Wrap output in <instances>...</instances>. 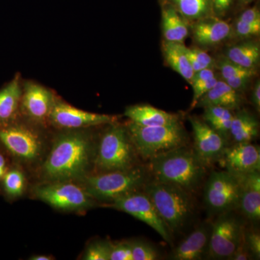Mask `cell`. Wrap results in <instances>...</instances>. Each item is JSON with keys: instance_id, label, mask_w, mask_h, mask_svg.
<instances>
[{"instance_id": "obj_1", "label": "cell", "mask_w": 260, "mask_h": 260, "mask_svg": "<svg viewBox=\"0 0 260 260\" xmlns=\"http://www.w3.org/2000/svg\"><path fill=\"white\" fill-rule=\"evenodd\" d=\"M147 168L153 180L179 186L193 194L204 184L208 169L188 145L150 158Z\"/></svg>"}, {"instance_id": "obj_2", "label": "cell", "mask_w": 260, "mask_h": 260, "mask_svg": "<svg viewBox=\"0 0 260 260\" xmlns=\"http://www.w3.org/2000/svg\"><path fill=\"white\" fill-rule=\"evenodd\" d=\"M93 155L90 137L81 132L66 133L56 139L44 164V177L53 181L85 177Z\"/></svg>"}, {"instance_id": "obj_3", "label": "cell", "mask_w": 260, "mask_h": 260, "mask_svg": "<svg viewBox=\"0 0 260 260\" xmlns=\"http://www.w3.org/2000/svg\"><path fill=\"white\" fill-rule=\"evenodd\" d=\"M143 190L151 200L172 237L190 226L196 211L193 194L179 186L153 179L145 184Z\"/></svg>"}, {"instance_id": "obj_4", "label": "cell", "mask_w": 260, "mask_h": 260, "mask_svg": "<svg viewBox=\"0 0 260 260\" xmlns=\"http://www.w3.org/2000/svg\"><path fill=\"white\" fill-rule=\"evenodd\" d=\"M150 179L147 166L141 164L126 170L99 173L80 178L83 189L91 198L110 203L121 197L143 190Z\"/></svg>"}, {"instance_id": "obj_5", "label": "cell", "mask_w": 260, "mask_h": 260, "mask_svg": "<svg viewBox=\"0 0 260 260\" xmlns=\"http://www.w3.org/2000/svg\"><path fill=\"white\" fill-rule=\"evenodd\" d=\"M126 128L140 158L147 161L189 143L187 134L180 122L171 125L143 126L130 121Z\"/></svg>"}, {"instance_id": "obj_6", "label": "cell", "mask_w": 260, "mask_h": 260, "mask_svg": "<svg viewBox=\"0 0 260 260\" xmlns=\"http://www.w3.org/2000/svg\"><path fill=\"white\" fill-rule=\"evenodd\" d=\"M139 158L126 128L113 125L101 138L95 165L99 173L126 170L140 165Z\"/></svg>"}, {"instance_id": "obj_7", "label": "cell", "mask_w": 260, "mask_h": 260, "mask_svg": "<svg viewBox=\"0 0 260 260\" xmlns=\"http://www.w3.org/2000/svg\"><path fill=\"white\" fill-rule=\"evenodd\" d=\"M239 194V177L227 171H213L205 181L203 203L210 216L237 210Z\"/></svg>"}, {"instance_id": "obj_8", "label": "cell", "mask_w": 260, "mask_h": 260, "mask_svg": "<svg viewBox=\"0 0 260 260\" xmlns=\"http://www.w3.org/2000/svg\"><path fill=\"white\" fill-rule=\"evenodd\" d=\"M245 227V220L237 210L216 215L213 221L206 258L231 260Z\"/></svg>"}, {"instance_id": "obj_9", "label": "cell", "mask_w": 260, "mask_h": 260, "mask_svg": "<svg viewBox=\"0 0 260 260\" xmlns=\"http://www.w3.org/2000/svg\"><path fill=\"white\" fill-rule=\"evenodd\" d=\"M67 181H54L56 183L37 186L34 194L59 210H85L93 205V198L83 188Z\"/></svg>"}, {"instance_id": "obj_10", "label": "cell", "mask_w": 260, "mask_h": 260, "mask_svg": "<svg viewBox=\"0 0 260 260\" xmlns=\"http://www.w3.org/2000/svg\"><path fill=\"white\" fill-rule=\"evenodd\" d=\"M112 208L129 214L154 229L169 244L173 239L148 195L140 190L121 197L112 203Z\"/></svg>"}, {"instance_id": "obj_11", "label": "cell", "mask_w": 260, "mask_h": 260, "mask_svg": "<svg viewBox=\"0 0 260 260\" xmlns=\"http://www.w3.org/2000/svg\"><path fill=\"white\" fill-rule=\"evenodd\" d=\"M194 135L195 153L206 168L211 167L221 158L229 142L204 120L189 118Z\"/></svg>"}, {"instance_id": "obj_12", "label": "cell", "mask_w": 260, "mask_h": 260, "mask_svg": "<svg viewBox=\"0 0 260 260\" xmlns=\"http://www.w3.org/2000/svg\"><path fill=\"white\" fill-rule=\"evenodd\" d=\"M0 142L15 157L27 161L37 158L42 150L39 135L23 126L0 128Z\"/></svg>"}, {"instance_id": "obj_13", "label": "cell", "mask_w": 260, "mask_h": 260, "mask_svg": "<svg viewBox=\"0 0 260 260\" xmlns=\"http://www.w3.org/2000/svg\"><path fill=\"white\" fill-rule=\"evenodd\" d=\"M49 118L54 125L67 129L112 124L116 119L115 116L85 112L66 103L56 101L51 108Z\"/></svg>"}, {"instance_id": "obj_14", "label": "cell", "mask_w": 260, "mask_h": 260, "mask_svg": "<svg viewBox=\"0 0 260 260\" xmlns=\"http://www.w3.org/2000/svg\"><path fill=\"white\" fill-rule=\"evenodd\" d=\"M219 164L227 172L242 176L260 171V149L252 143H232L224 150Z\"/></svg>"}, {"instance_id": "obj_15", "label": "cell", "mask_w": 260, "mask_h": 260, "mask_svg": "<svg viewBox=\"0 0 260 260\" xmlns=\"http://www.w3.org/2000/svg\"><path fill=\"white\" fill-rule=\"evenodd\" d=\"M213 220H207L197 225L184 239L173 248L169 256L172 260H199L208 254Z\"/></svg>"}, {"instance_id": "obj_16", "label": "cell", "mask_w": 260, "mask_h": 260, "mask_svg": "<svg viewBox=\"0 0 260 260\" xmlns=\"http://www.w3.org/2000/svg\"><path fill=\"white\" fill-rule=\"evenodd\" d=\"M240 181V194L237 211L251 223L260 219V172L237 176Z\"/></svg>"}, {"instance_id": "obj_17", "label": "cell", "mask_w": 260, "mask_h": 260, "mask_svg": "<svg viewBox=\"0 0 260 260\" xmlns=\"http://www.w3.org/2000/svg\"><path fill=\"white\" fill-rule=\"evenodd\" d=\"M22 104L25 113L37 121L49 117L54 104V95L50 90L37 83H26L22 94Z\"/></svg>"}, {"instance_id": "obj_18", "label": "cell", "mask_w": 260, "mask_h": 260, "mask_svg": "<svg viewBox=\"0 0 260 260\" xmlns=\"http://www.w3.org/2000/svg\"><path fill=\"white\" fill-rule=\"evenodd\" d=\"M124 115L131 121L143 126L171 125L179 123L177 114L149 105L131 106L126 108Z\"/></svg>"}, {"instance_id": "obj_19", "label": "cell", "mask_w": 260, "mask_h": 260, "mask_svg": "<svg viewBox=\"0 0 260 260\" xmlns=\"http://www.w3.org/2000/svg\"><path fill=\"white\" fill-rule=\"evenodd\" d=\"M239 92L224 80H219L211 90L200 98L195 107H220L234 111L242 104Z\"/></svg>"}, {"instance_id": "obj_20", "label": "cell", "mask_w": 260, "mask_h": 260, "mask_svg": "<svg viewBox=\"0 0 260 260\" xmlns=\"http://www.w3.org/2000/svg\"><path fill=\"white\" fill-rule=\"evenodd\" d=\"M193 37L200 45L212 46L219 44L230 35L229 23L219 19H206L198 22L193 27Z\"/></svg>"}, {"instance_id": "obj_21", "label": "cell", "mask_w": 260, "mask_h": 260, "mask_svg": "<svg viewBox=\"0 0 260 260\" xmlns=\"http://www.w3.org/2000/svg\"><path fill=\"white\" fill-rule=\"evenodd\" d=\"M258 135L259 122L252 114L246 110L234 113L229 137L232 143H252Z\"/></svg>"}, {"instance_id": "obj_22", "label": "cell", "mask_w": 260, "mask_h": 260, "mask_svg": "<svg viewBox=\"0 0 260 260\" xmlns=\"http://www.w3.org/2000/svg\"><path fill=\"white\" fill-rule=\"evenodd\" d=\"M186 48L181 43L166 42L162 46V50L166 60L171 68L191 83L194 73L186 54Z\"/></svg>"}, {"instance_id": "obj_23", "label": "cell", "mask_w": 260, "mask_h": 260, "mask_svg": "<svg viewBox=\"0 0 260 260\" xmlns=\"http://www.w3.org/2000/svg\"><path fill=\"white\" fill-rule=\"evenodd\" d=\"M162 28L166 42L182 44L189 32L184 20L173 7H167L162 10Z\"/></svg>"}, {"instance_id": "obj_24", "label": "cell", "mask_w": 260, "mask_h": 260, "mask_svg": "<svg viewBox=\"0 0 260 260\" xmlns=\"http://www.w3.org/2000/svg\"><path fill=\"white\" fill-rule=\"evenodd\" d=\"M226 58L242 68L254 69L260 58L259 43L249 42L237 44L228 49Z\"/></svg>"}, {"instance_id": "obj_25", "label": "cell", "mask_w": 260, "mask_h": 260, "mask_svg": "<svg viewBox=\"0 0 260 260\" xmlns=\"http://www.w3.org/2000/svg\"><path fill=\"white\" fill-rule=\"evenodd\" d=\"M22 94L18 77L0 90V122L8 121L15 115Z\"/></svg>"}, {"instance_id": "obj_26", "label": "cell", "mask_w": 260, "mask_h": 260, "mask_svg": "<svg viewBox=\"0 0 260 260\" xmlns=\"http://www.w3.org/2000/svg\"><path fill=\"white\" fill-rule=\"evenodd\" d=\"M234 111L227 108L220 107H208L205 108L203 120L219 134L229 141L230 129L232 125Z\"/></svg>"}, {"instance_id": "obj_27", "label": "cell", "mask_w": 260, "mask_h": 260, "mask_svg": "<svg viewBox=\"0 0 260 260\" xmlns=\"http://www.w3.org/2000/svg\"><path fill=\"white\" fill-rule=\"evenodd\" d=\"M178 11L190 20L203 18L209 9L208 0H172Z\"/></svg>"}, {"instance_id": "obj_28", "label": "cell", "mask_w": 260, "mask_h": 260, "mask_svg": "<svg viewBox=\"0 0 260 260\" xmlns=\"http://www.w3.org/2000/svg\"><path fill=\"white\" fill-rule=\"evenodd\" d=\"M133 260H158L161 258L160 251L151 243L142 239L130 241Z\"/></svg>"}, {"instance_id": "obj_29", "label": "cell", "mask_w": 260, "mask_h": 260, "mask_svg": "<svg viewBox=\"0 0 260 260\" xmlns=\"http://www.w3.org/2000/svg\"><path fill=\"white\" fill-rule=\"evenodd\" d=\"M5 190L12 197H18L23 194L25 188L23 174L18 170H11L5 173L3 177Z\"/></svg>"}, {"instance_id": "obj_30", "label": "cell", "mask_w": 260, "mask_h": 260, "mask_svg": "<svg viewBox=\"0 0 260 260\" xmlns=\"http://www.w3.org/2000/svg\"><path fill=\"white\" fill-rule=\"evenodd\" d=\"M112 246V243L109 241H95L87 248L83 259L109 260Z\"/></svg>"}, {"instance_id": "obj_31", "label": "cell", "mask_w": 260, "mask_h": 260, "mask_svg": "<svg viewBox=\"0 0 260 260\" xmlns=\"http://www.w3.org/2000/svg\"><path fill=\"white\" fill-rule=\"evenodd\" d=\"M186 51L194 73L207 69V68H210V69L213 68V59L205 51L186 48Z\"/></svg>"}, {"instance_id": "obj_32", "label": "cell", "mask_w": 260, "mask_h": 260, "mask_svg": "<svg viewBox=\"0 0 260 260\" xmlns=\"http://www.w3.org/2000/svg\"><path fill=\"white\" fill-rule=\"evenodd\" d=\"M249 228H245L246 243L252 259H260V234L256 224L251 223Z\"/></svg>"}, {"instance_id": "obj_33", "label": "cell", "mask_w": 260, "mask_h": 260, "mask_svg": "<svg viewBox=\"0 0 260 260\" xmlns=\"http://www.w3.org/2000/svg\"><path fill=\"white\" fill-rule=\"evenodd\" d=\"M109 260H133L130 241L112 243Z\"/></svg>"}, {"instance_id": "obj_34", "label": "cell", "mask_w": 260, "mask_h": 260, "mask_svg": "<svg viewBox=\"0 0 260 260\" xmlns=\"http://www.w3.org/2000/svg\"><path fill=\"white\" fill-rule=\"evenodd\" d=\"M218 67L223 80H226L229 79V78L236 76V75L245 73L247 70H251L242 68V67L239 66V65L229 60L227 58L223 59V60H220V62H219Z\"/></svg>"}, {"instance_id": "obj_35", "label": "cell", "mask_w": 260, "mask_h": 260, "mask_svg": "<svg viewBox=\"0 0 260 260\" xmlns=\"http://www.w3.org/2000/svg\"><path fill=\"white\" fill-rule=\"evenodd\" d=\"M254 74H255V70L254 69L249 70L245 72V73L236 75V76L229 78V79L226 80H224V81L229 86L232 87L233 89L239 92L246 88V85L249 83V80L254 76Z\"/></svg>"}, {"instance_id": "obj_36", "label": "cell", "mask_w": 260, "mask_h": 260, "mask_svg": "<svg viewBox=\"0 0 260 260\" xmlns=\"http://www.w3.org/2000/svg\"><path fill=\"white\" fill-rule=\"evenodd\" d=\"M236 32L241 37L257 35L260 32V20L253 23H244L237 20L236 23Z\"/></svg>"}, {"instance_id": "obj_37", "label": "cell", "mask_w": 260, "mask_h": 260, "mask_svg": "<svg viewBox=\"0 0 260 260\" xmlns=\"http://www.w3.org/2000/svg\"><path fill=\"white\" fill-rule=\"evenodd\" d=\"M218 81V78L216 76H214L213 78H210L208 81L205 82L201 85L192 87L193 98L191 104V109L195 108V106H196L198 101L200 100V98L204 95L205 93H208L210 90H211Z\"/></svg>"}, {"instance_id": "obj_38", "label": "cell", "mask_w": 260, "mask_h": 260, "mask_svg": "<svg viewBox=\"0 0 260 260\" xmlns=\"http://www.w3.org/2000/svg\"><path fill=\"white\" fill-rule=\"evenodd\" d=\"M249 259H252V258H251L250 251H249L247 243H246L245 238V229H244V234H243L240 242L238 244L237 249H236L235 251H234V254H233L231 260Z\"/></svg>"}, {"instance_id": "obj_39", "label": "cell", "mask_w": 260, "mask_h": 260, "mask_svg": "<svg viewBox=\"0 0 260 260\" xmlns=\"http://www.w3.org/2000/svg\"><path fill=\"white\" fill-rule=\"evenodd\" d=\"M214 76H215V75L213 69L207 68V69L202 70L194 73L190 84L192 85V87L198 86V85H201L205 82L208 81V80L213 78Z\"/></svg>"}, {"instance_id": "obj_40", "label": "cell", "mask_w": 260, "mask_h": 260, "mask_svg": "<svg viewBox=\"0 0 260 260\" xmlns=\"http://www.w3.org/2000/svg\"><path fill=\"white\" fill-rule=\"evenodd\" d=\"M238 20L244 22V23H253V22L258 21V20H260L259 10L256 8L246 10L239 16Z\"/></svg>"}, {"instance_id": "obj_41", "label": "cell", "mask_w": 260, "mask_h": 260, "mask_svg": "<svg viewBox=\"0 0 260 260\" xmlns=\"http://www.w3.org/2000/svg\"><path fill=\"white\" fill-rule=\"evenodd\" d=\"M214 8L218 13L225 12L230 7L232 0H212Z\"/></svg>"}, {"instance_id": "obj_42", "label": "cell", "mask_w": 260, "mask_h": 260, "mask_svg": "<svg viewBox=\"0 0 260 260\" xmlns=\"http://www.w3.org/2000/svg\"><path fill=\"white\" fill-rule=\"evenodd\" d=\"M251 102L254 104L256 110L259 112L260 109V83L259 80L256 82L254 85V90L252 92V98H251Z\"/></svg>"}, {"instance_id": "obj_43", "label": "cell", "mask_w": 260, "mask_h": 260, "mask_svg": "<svg viewBox=\"0 0 260 260\" xmlns=\"http://www.w3.org/2000/svg\"><path fill=\"white\" fill-rule=\"evenodd\" d=\"M6 173V164L4 157L0 154V180L3 179Z\"/></svg>"}, {"instance_id": "obj_44", "label": "cell", "mask_w": 260, "mask_h": 260, "mask_svg": "<svg viewBox=\"0 0 260 260\" xmlns=\"http://www.w3.org/2000/svg\"><path fill=\"white\" fill-rule=\"evenodd\" d=\"M30 259L31 260H50L51 258L47 255H35L31 256Z\"/></svg>"}, {"instance_id": "obj_45", "label": "cell", "mask_w": 260, "mask_h": 260, "mask_svg": "<svg viewBox=\"0 0 260 260\" xmlns=\"http://www.w3.org/2000/svg\"><path fill=\"white\" fill-rule=\"evenodd\" d=\"M253 0H242V2L244 4H248V3H251Z\"/></svg>"}]
</instances>
